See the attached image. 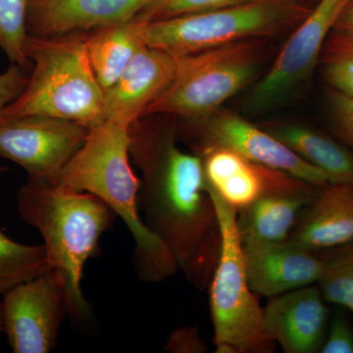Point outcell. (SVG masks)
I'll list each match as a JSON object with an SVG mask.
<instances>
[{
    "instance_id": "obj_1",
    "label": "cell",
    "mask_w": 353,
    "mask_h": 353,
    "mask_svg": "<svg viewBox=\"0 0 353 353\" xmlns=\"http://www.w3.org/2000/svg\"><path fill=\"white\" fill-rule=\"evenodd\" d=\"M176 134L152 115L129 128L130 158L141 173L139 209L179 269L197 287H208L220 253L217 212L201 158L181 150Z\"/></svg>"
},
{
    "instance_id": "obj_2",
    "label": "cell",
    "mask_w": 353,
    "mask_h": 353,
    "mask_svg": "<svg viewBox=\"0 0 353 353\" xmlns=\"http://www.w3.org/2000/svg\"><path fill=\"white\" fill-rule=\"evenodd\" d=\"M129 128L105 119L90 128L82 148L50 179L51 185L101 199L127 225L134 238V266L141 280L157 283L179 269L167 245L139 215L141 179L129 153Z\"/></svg>"
},
{
    "instance_id": "obj_3",
    "label": "cell",
    "mask_w": 353,
    "mask_h": 353,
    "mask_svg": "<svg viewBox=\"0 0 353 353\" xmlns=\"http://www.w3.org/2000/svg\"><path fill=\"white\" fill-rule=\"evenodd\" d=\"M16 199L21 218L43 236L48 270L63 292L67 312L87 321L92 309L82 290L83 269L117 215L94 194L59 189L48 181L28 179Z\"/></svg>"
},
{
    "instance_id": "obj_4",
    "label": "cell",
    "mask_w": 353,
    "mask_h": 353,
    "mask_svg": "<svg viewBox=\"0 0 353 353\" xmlns=\"http://www.w3.org/2000/svg\"><path fill=\"white\" fill-rule=\"evenodd\" d=\"M87 34L28 37L25 53L32 65L29 82L7 106L1 119L43 115L75 121L88 128L105 120L104 90L88 60Z\"/></svg>"
},
{
    "instance_id": "obj_5",
    "label": "cell",
    "mask_w": 353,
    "mask_h": 353,
    "mask_svg": "<svg viewBox=\"0 0 353 353\" xmlns=\"http://www.w3.org/2000/svg\"><path fill=\"white\" fill-rule=\"evenodd\" d=\"M208 190L214 202L221 236L219 259L208 285L216 352H274L276 343L265 328L263 308L248 282L238 212L212 190Z\"/></svg>"
},
{
    "instance_id": "obj_6",
    "label": "cell",
    "mask_w": 353,
    "mask_h": 353,
    "mask_svg": "<svg viewBox=\"0 0 353 353\" xmlns=\"http://www.w3.org/2000/svg\"><path fill=\"white\" fill-rule=\"evenodd\" d=\"M266 39H253L176 57L169 87L143 117L164 114L185 121L208 117L248 87L259 71Z\"/></svg>"
},
{
    "instance_id": "obj_7",
    "label": "cell",
    "mask_w": 353,
    "mask_h": 353,
    "mask_svg": "<svg viewBox=\"0 0 353 353\" xmlns=\"http://www.w3.org/2000/svg\"><path fill=\"white\" fill-rule=\"evenodd\" d=\"M310 9L285 0H254L216 10L145 22L150 48L181 57L296 27Z\"/></svg>"
},
{
    "instance_id": "obj_8",
    "label": "cell",
    "mask_w": 353,
    "mask_h": 353,
    "mask_svg": "<svg viewBox=\"0 0 353 353\" xmlns=\"http://www.w3.org/2000/svg\"><path fill=\"white\" fill-rule=\"evenodd\" d=\"M353 0H317L294 27L270 69L253 87L246 106L267 110L282 103L307 82L319 64L323 48Z\"/></svg>"
},
{
    "instance_id": "obj_9",
    "label": "cell",
    "mask_w": 353,
    "mask_h": 353,
    "mask_svg": "<svg viewBox=\"0 0 353 353\" xmlns=\"http://www.w3.org/2000/svg\"><path fill=\"white\" fill-rule=\"evenodd\" d=\"M185 122L182 137L194 152L204 146H223L320 189L330 185L324 172L304 161L263 128L232 111L221 108L208 117Z\"/></svg>"
},
{
    "instance_id": "obj_10",
    "label": "cell",
    "mask_w": 353,
    "mask_h": 353,
    "mask_svg": "<svg viewBox=\"0 0 353 353\" xmlns=\"http://www.w3.org/2000/svg\"><path fill=\"white\" fill-rule=\"evenodd\" d=\"M90 128L43 115L0 120V157L19 165L29 179L50 181L85 143Z\"/></svg>"
},
{
    "instance_id": "obj_11",
    "label": "cell",
    "mask_w": 353,
    "mask_h": 353,
    "mask_svg": "<svg viewBox=\"0 0 353 353\" xmlns=\"http://www.w3.org/2000/svg\"><path fill=\"white\" fill-rule=\"evenodd\" d=\"M3 334L14 353H48L57 345L67 312L57 281L46 269L2 296Z\"/></svg>"
},
{
    "instance_id": "obj_12",
    "label": "cell",
    "mask_w": 353,
    "mask_h": 353,
    "mask_svg": "<svg viewBox=\"0 0 353 353\" xmlns=\"http://www.w3.org/2000/svg\"><path fill=\"white\" fill-rule=\"evenodd\" d=\"M194 153L201 158L206 187L236 212L265 196L315 194L320 190L223 146H204Z\"/></svg>"
},
{
    "instance_id": "obj_13",
    "label": "cell",
    "mask_w": 353,
    "mask_h": 353,
    "mask_svg": "<svg viewBox=\"0 0 353 353\" xmlns=\"http://www.w3.org/2000/svg\"><path fill=\"white\" fill-rule=\"evenodd\" d=\"M150 0H29L28 36L50 39L90 32L134 19Z\"/></svg>"
},
{
    "instance_id": "obj_14",
    "label": "cell",
    "mask_w": 353,
    "mask_h": 353,
    "mask_svg": "<svg viewBox=\"0 0 353 353\" xmlns=\"http://www.w3.org/2000/svg\"><path fill=\"white\" fill-rule=\"evenodd\" d=\"M246 274L254 294L274 297L319 283L326 260L292 241L243 243Z\"/></svg>"
},
{
    "instance_id": "obj_15",
    "label": "cell",
    "mask_w": 353,
    "mask_h": 353,
    "mask_svg": "<svg viewBox=\"0 0 353 353\" xmlns=\"http://www.w3.org/2000/svg\"><path fill=\"white\" fill-rule=\"evenodd\" d=\"M176 57L146 46L137 53L112 87L104 90V115L127 128L143 117L146 108L169 87Z\"/></svg>"
},
{
    "instance_id": "obj_16",
    "label": "cell",
    "mask_w": 353,
    "mask_h": 353,
    "mask_svg": "<svg viewBox=\"0 0 353 353\" xmlns=\"http://www.w3.org/2000/svg\"><path fill=\"white\" fill-rule=\"evenodd\" d=\"M263 311L267 333L285 353L321 350L328 309L320 289L307 285L274 296Z\"/></svg>"
},
{
    "instance_id": "obj_17",
    "label": "cell",
    "mask_w": 353,
    "mask_h": 353,
    "mask_svg": "<svg viewBox=\"0 0 353 353\" xmlns=\"http://www.w3.org/2000/svg\"><path fill=\"white\" fill-rule=\"evenodd\" d=\"M288 241L314 253L353 243V183H330L318 190Z\"/></svg>"
},
{
    "instance_id": "obj_18",
    "label": "cell",
    "mask_w": 353,
    "mask_h": 353,
    "mask_svg": "<svg viewBox=\"0 0 353 353\" xmlns=\"http://www.w3.org/2000/svg\"><path fill=\"white\" fill-rule=\"evenodd\" d=\"M263 129L270 132L328 176L330 183H353V150L314 128L292 123H268Z\"/></svg>"
},
{
    "instance_id": "obj_19",
    "label": "cell",
    "mask_w": 353,
    "mask_h": 353,
    "mask_svg": "<svg viewBox=\"0 0 353 353\" xmlns=\"http://www.w3.org/2000/svg\"><path fill=\"white\" fill-rule=\"evenodd\" d=\"M146 46L145 22L136 19L88 34V60L102 90L112 87L132 58Z\"/></svg>"
},
{
    "instance_id": "obj_20",
    "label": "cell",
    "mask_w": 353,
    "mask_h": 353,
    "mask_svg": "<svg viewBox=\"0 0 353 353\" xmlns=\"http://www.w3.org/2000/svg\"><path fill=\"white\" fill-rule=\"evenodd\" d=\"M315 194H275L265 196L239 211L238 228L241 241H287L299 215Z\"/></svg>"
},
{
    "instance_id": "obj_21",
    "label": "cell",
    "mask_w": 353,
    "mask_h": 353,
    "mask_svg": "<svg viewBox=\"0 0 353 353\" xmlns=\"http://www.w3.org/2000/svg\"><path fill=\"white\" fill-rule=\"evenodd\" d=\"M48 269L43 245H25L0 229V296Z\"/></svg>"
},
{
    "instance_id": "obj_22",
    "label": "cell",
    "mask_w": 353,
    "mask_h": 353,
    "mask_svg": "<svg viewBox=\"0 0 353 353\" xmlns=\"http://www.w3.org/2000/svg\"><path fill=\"white\" fill-rule=\"evenodd\" d=\"M319 63L331 90L353 97V34L334 28L323 48Z\"/></svg>"
},
{
    "instance_id": "obj_23",
    "label": "cell",
    "mask_w": 353,
    "mask_h": 353,
    "mask_svg": "<svg viewBox=\"0 0 353 353\" xmlns=\"http://www.w3.org/2000/svg\"><path fill=\"white\" fill-rule=\"evenodd\" d=\"M29 0H0V50L11 64L32 69L25 53L28 39L27 11Z\"/></svg>"
},
{
    "instance_id": "obj_24",
    "label": "cell",
    "mask_w": 353,
    "mask_h": 353,
    "mask_svg": "<svg viewBox=\"0 0 353 353\" xmlns=\"http://www.w3.org/2000/svg\"><path fill=\"white\" fill-rule=\"evenodd\" d=\"M326 265L319 283L325 301L348 309L353 315V243L339 248Z\"/></svg>"
},
{
    "instance_id": "obj_25",
    "label": "cell",
    "mask_w": 353,
    "mask_h": 353,
    "mask_svg": "<svg viewBox=\"0 0 353 353\" xmlns=\"http://www.w3.org/2000/svg\"><path fill=\"white\" fill-rule=\"evenodd\" d=\"M254 0H150L134 19L141 22L169 19L178 16L216 10Z\"/></svg>"
},
{
    "instance_id": "obj_26",
    "label": "cell",
    "mask_w": 353,
    "mask_h": 353,
    "mask_svg": "<svg viewBox=\"0 0 353 353\" xmlns=\"http://www.w3.org/2000/svg\"><path fill=\"white\" fill-rule=\"evenodd\" d=\"M329 105L334 132L353 150V97L331 90Z\"/></svg>"
},
{
    "instance_id": "obj_27",
    "label": "cell",
    "mask_w": 353,
    "mask_h": 353,
    "mask_svg": "<svg viewBox=\"0 0 353 353\" xmlns=\"http://www.w3.org/2000/svg\"><path fill=\"white\" fill-rule=\"evenodd\" d=\"M29 78L27 70L16 64H11L0 74V120L7 106L15 101L27 87Z\"/></svg>"
},
{
    "instance_id": "obj_28",
    "label": "cell",
    "mask_w": 353,
    "mask_h": 353,
    "mask_svg": "<svg viewBox=\"0 0 353 353\" xmlns=\"http://www.w3.org/2000/svg\"><path fill=\"white\" fill-rule=\"evenodd\" d=\"M320 352L353 353V332L343 315L338 314L334 318Z\"/></svg>"
},
{
    "instance_id": "obj_29",
    "label": "cell",
    "mask_w": 353,
    "mask_h": 353,
    "mask_svg": "<svg viewBox=\"0 0 353 353\" xmlns=\"http://www.w3.org/2000/svg\"><path fill=\"white\" fill-rule=\"evenodd\" d=\"M167 350L171 352L201 353L206 352L205 343L201 340L196 327H183L172 333L167 343Z\"/></svg>"
},
{
    "instance_id": "obj_30",
    "label": "cell",
    "mask_w": 353,
    "mask_h": 353,
    "mask_svg": "<svg viewBox=\"0 0 353 353\" xmlns=\"http://www.w3.org/2000/svg\"><path fill=\"white\" fill-rule=\"evenodd\" d=\"M336 28L341 31L353 34V2L345 9Z\"/></svg>"
},
{
    "instance_id": "obj_31",
    "label": "cell",
    "mask_w": 353,
    "mask_h": 353,
    "mask_svg": "<svg viewBox=\"0 0 353 353\" xmlns=\"http://www.w3.org/2000/svg\"><path fill=\"white\" fill-rule=\"evenodd\" d=\"M285 1L290 2V3L294 4L296 6L303 7V8L311 9L317 2V0H285Z\"/></svg>"
},
{
    "instance_id": "obj_32",
    "label": "cell",
    "mask_w": 353,
    "mask_h": 353,
    "mask_svg": "<svg viewBox=\"0 0 353 353\" xmlns=\"http://www.w3.org/2000/svg\"><path fill=\"white\" fill-rule=\"evenodd\" d=\"M3 334V320H2L1 303H0V334Z\"/></svg>"
},
{
    "instance_id": "obj_33",
    "label": "cell",
    "mask_w": 353,
    "mask_h": 353,
    "mask_svg": "<svg viewBox=\"0 0 353 353\" xmlns=\"http://www.w3.org/2000/svg\"><path fill=\"white\" fill-rule=\"evenodd\" d=\"M7 170H8V169H7L6 166L0 165V174L4 173V172H6Z\"/></svg>"
}]
</instances>
